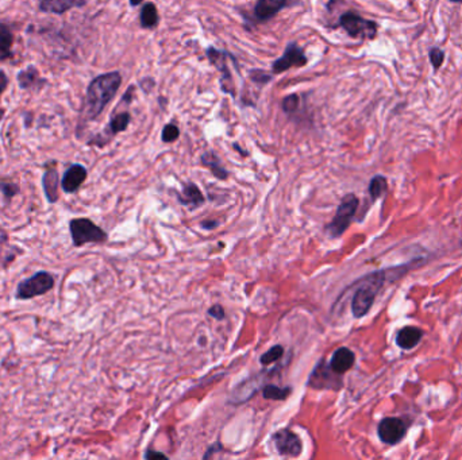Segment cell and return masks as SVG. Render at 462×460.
Instances as JSON below:
<instances>
[{
	"label": "cell",
	"instance_id": "8fae6325",
	"mask_svg": "<svg viewBox=\"0 0 462 460\" xmlns=\"http://www.w3.org/2000/svg\"><path fill=\"white\" fill-rule=\"evenodd\" d=\"M307 64V58L304 57L301 49H299L294 43H291L284 56L281 58H279L275 64H273V71L276 73H280V72H284L292 66H303Z\"/></svg>",
	"mask_w": 462,
	"mask_h": 460
},
{
	"label": "cell",
	"instance_id": "4fadbf2b",
	"mask_svg": "<svg viewBox=\"0 0 462 460\" xmlns=\"http://www.w3.org/2000/svg\"><path fill=\"white\" fill-rule=\"evenodd\" d=\"M354 361H356V356H354L353 351L346 348V347H340L334 352V355L330 361V369L336 374H343L353 367Z\"/></svg>",
	"mask_w": 462,
	"mask_h": 460
},
{
	"label": "cell",
	"instance_id": "f1b7e54d",
	"mask_svg": "<svg viewBox=\"0 0 462 460\" xmlns=\"http://www.w3.org/2000/svg\"><path fill=\"white\" fill-rule=\"evenodd\" d=\"M209 315L216 320H222L224 317V309L220 305H213L209 309Z\"/></svg>",
	"mask_w": 462,
	"mask_h": 460
},
{
	"label": "cell",
	"instance_id": "7c38bea8",
	"mask_svg": "<svg viewBox=\"0 0 462 460\" xmlns=\"http://www.w3.org/2000/svg\"><path fill=\"white\" fill-rule=\"evenodd\" d=\"M86 0H40V11L61 15L72 8L84 7Z\"/></svg>",
	"mask_w": 462,
	"mask_h": 460
},
{
	"label": "cell",
	"instance_id": "d4e9b609",
	"mask_svg": "<svg viewBox=\"0 0 462 460\" xmlns=\"http://www.w3.org/2000/svg\"><path fill=\"white\" fill-rule=\"evenodd\" d=\"M284 354V348L281 346H275L272 347L270 350H268V352H265L261 358H259V362L264 365V366H268L270 363H275L276 361H279Z\"/></svg>",
	"mask_w": 462,
	"mask_h": 460
},
{
	"label": "cell",
	"instance_id": "f546056e",
	"mask_svg": "<svg viewBox=\"0 0 462 460\" xmlns=\"http://www.w3.org/2000/svg\"><path fill=\"white\" fill-rule=\"evenodd\" d=\"M7 85H8V79H7V76H5V73L3 72V71H0V97H1V95L4 93V90L7 89ZM3 110H0V119H1V117H3Z\"/></svg>",
	"mask_w": 462,
	"mask_h": 460
},
{
	"label": "cell",
	"instance_id": "1f68e13d",
	"mask_svg": "<svg viewBox=\"0 0 462 460\" xmlns=\"http://www.w3.org/2000/svg\"><path fill=\"white\" fill-rule=\"evenodd\" d=\"M130 1H131L132 5H137V4H139L142 0H130Z\"/></svg>",
	"mask_w": 462,
	"mask_h": 460
},
{
	"label": "cell",
	"instance_id": "5b68a950",
	"mask_svg": "<svg viewBox=\"0 0 462 460\" xmlns=\"http://www.w3.org/2000/svg\"><path fill=\"white\" fill-rule=\"evenodd\" d=\"M357 208H358V199L354 195L350 193L342 199L333 221L327 226V232L330 234L332 238L340 237L349 228L350 221L356 215Z\"/></svg>",
	"mask_w": 462,
	"mask_h": 460
},
{
	"label": "cell",
	"instance_id": "6da1fadb",
	"mask_svg": "<svg viewBox=\"0 0 462 460\" xmlns=\"http://www.w3.org/2000/svg\"><path fill=\"white\" fill-rule=\"evenodd\" d=\"M121 83L122 77L118 72L100 75L91 82L85 97L84 117L86 121H93L103 112L106 106L117 95Z\"/></svg>",
	"mask_w": 462,
	"mask_h": 460
},
{
	"label": "cell",
	"instance_id": "4316f807",
	"mask_svg": "<svg viewBox=\"0 0 462 460\" xmlns=\"http://www.w3.org/2000/svg\"><path fill=\"white\" fill-rule=\"evenodd\" d=\"M178 135H180L178 128L174 125H168L163 131V141L164 142H173L178 138Z\"/></svg>",
	"mask_w": 462,
	"mask_h": 460
},
{
	"label": "cell",
	"instance_id": "2e32d148",
	"mask_svg": "<svg viewBox=\"0 0 462 460\" xmlns=\"http://www.w3.org/2000/svg\"><path fill=\"white\" fill-rule=\"evenodd\" d=\"M177 199L183 206H188L191 208L199 207L205 203V197H203L200 189L192 182H189L188 185L184 186L183 192L177 195Z\"/></svg>",
	"mask_w": 462,
	"mask_h": 460
},
{
	"label": "cell",
	"instance_id": "3957f363",
	"mask_svg": "<svg viewBox=\"0 0 462 460\" xmlns=\"http://www.w3.org/2000/svg\"><path fill=\"white\" fill-rule=\"evenodd\" d=\"M69 232L75 247H83L88 243H104L108 239L107 232L86 217L72 219L69 221Z\"/></svg>",
	"mask_w": 462,
	"mask_h": 460
},
{
	"label": "cell",
	"instance_id": "9a60e30c",
	"mask_svg": "<svg viewBox=\"0 0 462 460\" xmlns=\"http://www.w3.org/2000/svg\"><path fill=\"white\" fill-rule=\"evenodd\" d=\"M18 83L22 89H41L46 82L40 76L37 68L30 65L18 73Z\"/></svg>",
	"mask_w": 462,
	"mask_h": 460
},
{
	"label": "cell",
	"instance_id": "8992f818",
	"mask_svg": "<svg viewBox=\"0 0 462 460\" xmlns=\"http://www.w3.org/2000/svg\"><path fill=\"white\" fill-rule=\"evenodd\" d=\"M339 25L354 38H375L378 33V25L375 22L367 21L353 12L342 15Z\"/></svg>",
	"mask_w": 462,
	"mask_h": 460
},
{
	"label": "cell",
	"instance_id": "cb8c5ba5",
	"mask_svg": "<svg viewBox=\"0 0 462 460\" xmlns=\"http://www.w3.org/2000/svg\"><path fill=\"white\" fill-rule=\"evenodd\" d=\"M128 122H130V115L127 112H124V114H119L117 117L113 118L111 123L108 125V131L110 134L115 135L121 131H125L128 125Z\"/></svg>",
	"mask_w": 462,
	"mask_h": 460
},
{
	"label": "cell",
	"instance_id": "d6986e66",
	"mask_svg": "<svg viewBox=\"0 0 462 460\" xmlns=\"http://www.w3.org/2000/svg\"><path fill=\"white\" fill-rule=\"evenodd\" d=\"M202 161H203V164H205L206 167H210L211 171H212V174H213L215 177H218L219 180H224V178H227L229 173H227L226 169H223L222 165L219 164V160H218L216 156H213L212 153H207V154H205V156L202 157Z\"/></svg>",
	"mask_w": 462,
	"mask_h": 460
},
{
	"label": "cell",
	"instance_id": "5bb4252c",
	"mask_svg": "<svg viewBox=\"0 0 462 460\" xmlns=\"http://www.w3.org/2000/svg\"><path fill=\"white\" fill-rule=\"evenodd\" d=\"M286 5L287 0H258L254 8V14L259 21H268Z\"/></svg>",
	"mask_w": 462,
	"mask_h": 460
},
{
	"label": "cell",
	"instance_id": "44dd1931",
	"mask_svg": "<svg viewBox=\"0 0 462 460\" xmlns=\"http://www.w3.org/2000/svg\"><path fill=\"white\" fill-rule=\"evenodd\" d=\"M290 393H291L290 387H279V386H275V385H266L262 389V396L266 400L281 401V400H286L290 396Z\"/></svg>",
	"mask_w": 462,
	"mask_h": 460
},
{
	"label": "cell",
	"instance_id": "484cf974",
	"mask_svg": "<svg viewBox=\"0 0 462 460\" xmlns=\"http://www.w3.org/2000/svg\"><path fill=\"white\" fill-rule=\"evenodd\" d=\"M443 60H445V54L441 49L434 47V49L430 50V61H431L435 71H438L441 68V65L443 64Z\"/></svg>",
	"mask_w": 462,
	"mask_h": 460
},
{
	"label": "cell",
	"instance_id": "52a82bcc",
	"mask_svg": "<svg viewBox=\"0 0 462 460\" xmlns=\"http://www.w3.org/2000/svg\"><path fill=\"white\" fill-rule=\"evenodd\" d=\"M60 186L61 180L57 170V162L50 161L45 164V170L43 174V189L45 199L49 204H56L60 199Z\"/></svg>",
	"mask_w": 462,
	"mask_h": 460
},
{
	"label": "cell",
	"instance_id": "4dcf8cb0",
	"mask_svg": "<svg viewBox=\"0 0 462 460\" xmlns=\"http://www.w3.org/2000/svg\"><path fill=\"white\" fill-rule=\"evenodd\" d=\"M145 458H146V459H156V458H161V459H168V457H167L165 454H163V452H154V451H152V450H149V451L146 452Z\"/></svg>",
	"mask_w": 462,
	"mask_h": 460
},
{
	"label": "cell",
	"instance_id": "d6a6232c",
	"mask_svg": "<svg viewBox=\"0 0 462 460\" xmlns=\"http://www.w3.org/2000/svg\"><path fill=\"white\" fill-rule=\"evenodd\" d=\"M450 1H453V3H462V0H450Z\"/></svg>",
	"mask_w": 462,
	"mask_h": 460
},
{
	"label": "cell",
	"instance_id": "ba28073f",
	"mask_svg": "<svg viewBox=\"0 0 462 460\" xmlns=\"http://www.w3.org/2000/svg\"><path fill=\"white\" fill-rule=\"evenodd\" d=\"M275 446L279 454L284 457H299L303 450L300 437L290 429H281L273 435Z\"/></svg>",
	"mask_w": 462,
	"mask_h": 460
},
{
	"label": "cell",
	"instance_id": "e0dca14e",
	"mask_svg": "<svg viewBox=\"0 0 462 460\" xmlns=\"http://www.w3.org/2000/svg\"><path fill=\"white\" fill-rule=\"evenodd\" d=\"M421 336H423V332L420 331L419 328L404 327L399 331L397 337H396V343H397L399 347H402L404 350H411L419 343Z\"/></svg>",
	"mask_w": 462,
	"mask_h": 460
},
{
	"label": "cell",
	"instance_id": "603a6c76",
	"mask_svg": "<svg viewBox=\"0 0 462 460\" xmlns=\"http://www.w3.org/2000/svg\"><path fill=\"white\" fill-rule=\"evenodd\" d=\"M386 188H388V184H386L385 177L376 175L369 184V193L372 196V200H376L380 196H382L385 193Z\"/></svg>",
	"mask_w": 462,
	"mask_h": 460
},
{
	"label": "cell",
	"instance_id": "30bf717a",
	"mask_svg": "<svg viewBox=\"0 0 462 460\" xmlns=\"http://www.w3.org/2000/svg\"><path fill=\"white\" fill-rule=\"evenodd\" d=\"M86 169L80 164H73L68 167L61 178V189L67 195L76 193L86 180Z\"/></svg>",
	"mask_w": 462,
	"mask_h": 460
},
{
	"label": "cell",
	"instance_id": "277c9868",
	"mask_svg": "<svg viewBox=\"0 0 462 460\" xmlns=\"http://www.w3.org/2000/svg\"><path fill=\"white\" fill-rule=\"evenodd\" d=\"M56 276L49 271H37L33 276L22 280L15 291V298L27 301L40 295H45L54 289Z\"/></svg>",
	"mask_w": 462,
	"mask_h": 460
},
{
	"label": "cell",
	"instance_id": "9c48e42d",
	"mask_svg": "<svg viewBox=\"0 0 462 460\" xmlns=\"http://www.w3.org/2000/svg\"><path fill=\"white\" fill-rule=\"evenodd\" d=\"M407 432L406 424L396 417L384 418L378 425V437L386 444L399 443Z\"/></svg>",
	"mask_w": 462,
	"mask_h": 460
},
{
	"label": "cell",
	"instance_id": "83f0119b",
	"mask_svg": "<svg viewBox=\"0 0 462 460\" xmlns=\"http://www.w3.org/2000/svg\"><path fill=\"white\" fill-rule=\"evenodd\" d=\"M297 104H299V97L296 95H291V96L284 99L283 108H284L286 112H294V110L297 108Z\"/></svg>",
	"mask_w": 462,
	"mask_h": 460
},
{
	"label": "cell",
	"instance_id": "ffe728a7",
	"mask_svg": "<svg viewBox=\"0 0 462 460\" xmlns=\"http://www.w3.org/2000/svg\"><path fill=\"white\" fill-rule=\"evenodd\" d=\"M159 22V14H157V8L154 7V4L148 3L141 12V23L143 27L150 29L154 27Z\"/></svg>",
	"mask_w": 462,
	"mask_h": 460
},
{
	"label": "cell",
	"instance_id": "ac0fdd59",
	"mask_svg": "<svg viewBox=\"0 0 462 460\" xmlns=\"http://www.w3.org/2000/svg\"><path fill=\"white\" fill-rule=\"evenodd\" d=\"M12 46H14V34L11 29L0 22V61H5L12 57Z\"/></svg>",
	"mask_w": 462,
	"mask_h": 460
},
{
	"label": "cell",
	"instance_id": "7a4b0ae2",
	"mask_svg": "<svg viewBox=\"0 0 462 460\" xmlns=\"http://www.w3.org/2000/svg\"><path fill=\"white\" fill-rule=\"evenodd\" d=\"M385 274L386 271H376L361 281V287L356 291L351 300V312L354 317H362L369 312L378 293L386 280Z\"/></svg>",
	"mask_w": 462,
	"mask_h": 460
},
{
	"label": "cell",
	"instance_id": "7402d4cb",
	"mask_svg": "<svg viewBox=\"0 0 462 460\" xmlns=\"http://www.w3.org/2000/svg\"><path fill=\"white\" fill-rule=\"evenodd\" d=\"M0 193L3 195L5 203H11V200L21 193V188L12 181H4L0 178Z\"/></svg>",
	"mask_w": 462,
	"mask_h": 460
}]
</instances>
